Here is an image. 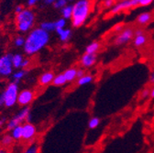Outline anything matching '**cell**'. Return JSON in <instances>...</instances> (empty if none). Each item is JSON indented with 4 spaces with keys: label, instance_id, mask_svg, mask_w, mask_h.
Listing matches in <instances>:
<instances>
[{
    "label": "cell",
    "instance_id": "cell-1",
    "mask_svg": "<svg viewBox=\"0 0 154 153\" xmlns=\"http://www.w3.org/2000/svg\"><path fill=\"white\" fill-rule=\"evenodd\" d=\"M49 41L50 34L48 32L41 28L33 29L25 39V44L23 47L24 52L29 56H32L41 51L48 44Z\"/></svg>",
    "mask_w": 154,
    "mask_h": 153
},
{
    "label": "cell",
    "instance_id": "cell-2",
    "mask_svg": "<svg viewBox=\"0 0 154 153\" xmlns=\"http://www.w3.org/2000/svg\"><path fill=\"white\" fill-rule=\"evenodd\" d=\"M91 10L89 0H79L72 6V24L74 28H79L86 21Z\"/></svg>",
    "mask_w": 154,
    "mask_h": 153
},
{
    "label": "cell",
    "instance_id": "cell-3",
    "mask_svg": "<svg viewBox=\"0 0 154 153\" xmlns=\"http://www.w3.org/2000/svg\"><path fill=\"white\" fill-rule=\"evenodd\" d=\"M35 24V14L29 8H24L21 13L16 16V25L18 31L22 33L31 30Z\"/></svg>",
    "mask_w": 154,
    "mask_h": 153
},
{
    "label": "cell",
    "instance_id": "cell-4",
    "mask_svg": "<svg viewBox=\"0 0 154 153\" xmlns=\"http://www.w3.org/2000/svg\"><path fill=\"white\" fill-rule=\"evenodd\" d=\"M18 84L17 82L10 83L2 93L4 100V106L7 107H12L17 103L18 96Z\"/></svg>",
    "mask_w": 154,
    "mask_h": 153
},
{
    "label": "cell",
    "instance_id": "cell-5",
    "mask_svg": "<svg viewBox=\"0 0 154 153\" xmlns=\"http://www.w3.org/2000/svg\"><path fill=\"white\" fill-rule=\"evenodd\" d=\"M29 116V107L26 106L21 111H19L16 116H14L7 124V128L8 130H12L14 127L21 125L22 122L27 120L28 117Z\"/></svg>",
    "mask_w": 154,
    "mask_h": 153
},
{
    "label": "cell",
    "instance_id": "cell-6",
    "mask_svg": "<svg viewBox=\"0 0 154 153\" xmlns=\"http://www.w3.org/2000/svg\"><path fill=\"white\" fill-rule=\"evenodd\" d=\"M12 54H5L0 58V74L2 76H9L13 72Z\"/></svg>",
    "mask_w": 154,
    "mask_h": 153
},
{
    "label": "cell",
    "instance_id": "cell-7",
    "mask_svg": "<svg viewBox=\"0 0 154 153\" xmlns=\"http://www.w3.org/2000/svg\"><path fill=\"white\" fill-rule=\"evenodd\" d=\"M132 38H134V30L131 28H125L115 38L114 44L118 46L125 45L132 40Z\"/></svg>",
    "mask_w": 154,
    "mask_h": 153
},
{
    "label": "cell",
    "instance_id": "cell-8",
    "mask_svg": "<svg viewBox=\"0 0 154 153\" xmlns=\"http://www.w3.org/2000/svg\"><path fill=\"white\" fill-rule=\"evenodd\" d=\"M35 97V93L31 90H22L18 93V96H17V104L21 106H27L32 101L34 100Z\"/></svg>",
    "mask_w": 154,
    "mask_h": 153
},
{
    "label": "cell",
    "instance_id": "cell-9",
    "mask_svg": "<svg viewBox=\"0 0 154 153\" xmlns=\"http://www.w3.org/2000/svg\"><path fill=\"white\" fill-rule=\"evenodd\" d=\"M148 38L145 35L144 30L137 29L134 31V38H133V46L136 48H141L146 45Z\"/></svg>",
    "mask_w": 154,
    "mask_h": 153
},
{
    "label": "cell",
    "instance_id": "cell-10",
    "mask_svg": "<svg viewBox=\"0 0 154 153\" xmlns=\"http://www.w3.org/2000/svg\"><path fill=\"white\" fill-rule=\"evenodd\" d=\"M37 133V129L34 125L31 123H25L23 125V137L22 139L24 140H31L35 138Z\"/></svg>",
    "mask_w": 154,
    "mask_h": 153
},
{
    "label": "cell",
    "instance_id": "cell-11",
    "mask_svg": "<svg viewBox=\"0 0 154 153\" xmlns=\"http://www.w3.org/2000/svg\"><path fill=\"white\" fill-rule=\"evenodd\" d=\"M132 8H134L132 0H123V1H120L118 4L114 5V7L110 10V13L111 14H118L123 10H127V9H129Z\"/></svg>",
    "mask_w": 154,
    "mask_h": 153
},
{
    "label": "cell",
    "instance_id": "cell-12",
    "mask_svg": "<svg viewBox=\"0 0 154 153\" xmlns=\"http://www.w3.org/2000/svg\"><path fill=\"white\" fill-rule=\"evenodd\" d=\"M81 65L84 68H90L96 63V54L85 53L81 58Z\"/></svg>",
    "mask_w": 154,
    "mask_h": 153
},
{
    "label": "cell",
    "instance_id": "cell-13",
    "mask_svg": "<svg viewBox=\"0 0 154 153\" xmlns=\"http://www.w3.org/2000/svg\"><path fill=\"white\" fill-rule=\"evenodd\" d=\"M55 77V75L52 72H46L41 75V77L38 78V83L42 86L49 85L50 84H52L53 79Z\"/></svg>",
    "mask_w": 154,
    "mask_h": 153
},
{
    "label": "cell",
    "instance_id": "cell-14",
    "mask_svg": "<svg viewBox=\"0 0 154 153\" xmlns=\"http://www.w3.org/2000/svg\"><path fill=\"white\" fill-rule=\"evenodd\" d=\"M77 70H78L77 68L72 67V68L67 69V70L63 72L67 83H72V82H73L74 80L77 79Z\"/></svg>",
    "mask_w": 154,
    "mask_h": 153
},
{
    "label": "cell",
    "instance_id": "cell-15",
    "mask_svg": "<svg viewBox=\"0 0 154 153\" xmlns=\"http://www.w3.org/2000/svg\"><path fill=\"white\" fill-rule=\"evenodd\" d=\"M58 36L60 38V41L63 42H67L72 37V31L69 29H62L56 30Z\"/></svg>",
    "mask_w": 154,
    "mask_h": 153
},
{
    "label": "cell",
    "instance_id": "cell-16",
    "mask_svg": "<svg viewBox=\"0 0 154 153\" xmlns=\"http://www.w3.org/2000/svg\"><path fill=\"white\" fill-rule=\"evenodd\" d=\"M152 18V15L149 12H143L141 13L140 15L138 16L137 17V22L140 24V25H147L150 22Z\"/></svg>",
    "mask_w": 154,
    "mask_h": 153
},
{
    "label": "cell",
    "instance_id": "cell-17",
    "mask_svg": "<svg viewBox=\"0 0 154 153\" xmlns=\"http://www.w3.org/2000/svg\"><path fill=\"white\" fill-rule=\"evenodd\" d=\"M11 137L15 140L21 139L22 137H23V126L22 125H19V126L14 127L11 130Z\"/></svg>",
    "mask_w": 154,
    "mask_h": 153
},
{
    "label": "cell",
    "instance_id": "cell-18",
    "mask_svg": "<svg viewBox=\"0 0 154 153\" xmlns=\"http://www.w3.org/2000/svg\"><path fill=\"white\" fill-rule=\"evenodd\" d=\"M24 57L19 54V53H16L12 56V63H13V67L15 69H19L21 68L23 61H24Z\"/></svg>",
    "mask_w": 154,
    "mask_h": 153
},
{
    "label": "cell",
    "instance_id": "cell-19",
    "mask_svg": "<svg viewBox=\"0 0 154 153\" xmlns=\"http://www.w3.org/2000/svg\"><path fill=\"white\" fill-rule=\"evenodd\" d=\"M100 49V44L97 41H94L92 43H90L86 48H85V53H89V54H96Z\"/></svg>",
    "mask_w": 154,
    "mask_h": 153
},
{
    "label": "cell",
    "instance_id": "cell-20",
    "mask_svg": "<svg viewBox=\"0 0 154 153\" xmlns=\"http://www.w3.org/2000/svg\"><path fill=\"white\" fill-rule=\"evenodd\" d=\"M52 84L55 86H63L65 84H67V81L65 79L64 74L63 73H60V74H58V75H55Z\"/></svg>",
    "mask_w": 154,
    "mask_h": 153
},
{
    "label": "cell",
    "instance_id": "cell-21",
    "mask_svg": "<svg viewBox=\"0 0 154 153\" xmlns=\"http://www.w3.org/2000/svg\"><path fill=\"white\" fill-rule=\"evenodd\" d=\"M94 80V77L90 74H85L83 77H81L80 79H77V85L78 86H83L85 84H88L90 83H92Z\"/></svg>",
    "mask_w": 154,
    "mask_h": 153
},
{
    "label": "cell",
    "instance_id": "cell-22",
    "mask_svg": "<svg viewBox=\"0 0 154 153\" xmlns=\"http://www.w3.org/2000/svg\"><path fill=\"white\" fill-rule=\"evenodd\" d=\"M41 29H42L44 31L50 33L51 31H53L55 30V25H54V22H51V21H44L41 24L40 26Z\"/></svg>",
    "mask_w": 154,
    "mask_h": 153
},
{
    "label": "cell",
    "instance_id": "cell-23",
    "mask_svg": "<svg viewBox=\"0 0 154 153\" xmlns=\"http://www.w3.org/2000/svg\"><path fill=\"white\" fill-rule=\"evenodd\" d=\"M62 15H63V18H64V20H69V18H72V6L67 5L66 7L62 8Z\"/></svg>",
    "mask_w": 154,
    "mask_h": 153
},
{
    "label": "cell",
    "instance_id": "cell-24",
    "mask_svg": "<svg viewBox=\"0 0 154 153\" xmlns=\"http://www.w3.org/2000/svg\"><path fill=\"white\" fill-rule=\"evenodd\" d=\"M38 149H40L38 144L37 142H32L25 148L23 153H38Z\"/></svg>",
    "mask_w": 154,
    "mask_h": 153
},
{
    "label": "cell",
    "instance_id": "cell-25",
    "mask_svg": "<svg viewBox=\"0 0 154 153\" xmlns=\"http://www.w3.org/2000/svg\"><path fill=\"white\" fill-rule=\"evenodd\" d=\"M100 125V119L98 118H96V117H94L92 118L89 122H88V127L90 129H95V128H97Z\"/></svg>",
    "mask_w": 154,
    "mask_h": 153
},
{
    "label": "cell",
    "instance_id": "cell-26",
    "mask_svg": "<svg viewBox=\"0 0 154 153\" xmlns=\"http://www.w3.org/2000/svg\"><path fill=\"white\" fill-rule=\"evenodd\" d=\"M26 75V71L25 70H20V71H17L13 74V78L15 80V82H19L20 80H22Z\"/></svg>",
    "mask_w": 154,
    "mask_h": 153
},
{
    "label": "cell",
    "instance_id": "cell-27",
    "mask_svg": "<svg viewBox=\"0 0 154 153\" xmlns=\"http://www.w3.org/2000/svg\"><path fill=\"white\" fill-rule=\"evenodd\" d=\"M25 44V38L22 36H17L15 38L14 40V45L17 48H20V47H24Z\"/></svg>",
    "mask_w": 154,
    "mask_h": 153
},
{
    "label": "cell",
    "instance_id": "cell-28",
    "mask_svg": "<svg viewBox=\"0 0 154 153\" xmlns=\"http://www.w3.org/2000/svg\"><path fill=\"white\" fill-rule=\"evenodd\" d=\"M54 25H55V30L64 29L66 26V20H64V18H60V20H58L54 22Z\"/></svg>",
    "mask_w": 154,
    "mask_h": 153
},
{
    "label": "cell",
    "instance_id": "cell-29",
    "mask_svg": "<svg viewBox=\"0 0 154 153\" xmlns=\"http://www.w3.org/2000/svg\"><path fill=\"white\" fill-rule=\"evenodd\" d=\"M13 140H14V139L11 137V135H5L3 137L2 140H1V143H2L3 146L8 147V146H10L13 143Z\"/></svg>",
    "mask_w": 154,
    "mask_h": 153
},
{
    "label": "cell",
    "instance_id": "cell-30",
    "mask_svg": "<svg viewBox=\"0 0 154 153\" xmlns=\"http://www.w3.org/2000/svg\"><path fill=\"white\" fill-rule=\"evenodd\" d=\"M53 6L55 8H61L62 9L67 6V0H57Z\"/></svg>",
    "mask_w": 154,
    "mask_h": 153
},
{
    "label": "cell",
    "instance_id": "cell-31",
    "mask_svg": "<svg viewBox=\"0 0 154 153\" xmlns=\"http://www.w3.org/2000/svg\"><path fill=\"white\" fill-rule=\"evenodd\" d=\"M149 93H150V90H149L147 88L146 89H143L142 92L140 93V97L142 99H145V98H147V97L149 96Z\"/></svg>",
    "mask_w": 154,
    "mask_h": 153
},
{
    "label": "cell",
    "instance_id": "cell-32",
    "mask_svg": "<svg viewBox=\"0 0 154 153\" xmlns=\"http://www.w3.org/2000/svg\"><path fill=\"white\" fill-rule=\"evenodd\" d=\"M115 5V1L114 0H105L104 1V7L106 8H113Z\"/></svg>",
    "mask_w": 154,
    "mask_h": 153
},
{
    "label": "cell",
    "instance_id": "cell-33",
    "mask_svg": "<svg viewBox=\"0 0 154 153\" xmlns=\"http://www.w3.org/2000/svg\"><path fill=\"white\" fill-rule=\"evenodd\" d=\"M154 0H139V3H140V6L141 7H147V6H149Z\"/></svg>",
    "mask_w": 154,
    "mask_h": 153
},
{
    "label": "cell",
    "instance_id": "cell-34",
    "mask_svg": "<svg viewBox=\"0 0 154 153\" xmlns=\"http://www.w3.org/2000/svg\"><path fill=\"white\" fill-rule=\"evenodd\" d=\"M84 75H85V72L84 69H78L77 70V79H80L81 77H83Z\"/></svg>",
    "mask_w": 154,
    "mask_h": 153
},
{
    "label": "cell",
    "instance_id": "cell-35",
    "mask_svg": "<svg viewBox=\"0 0 154 153\" xmlns=\"http://www.w3.org/2000/svg\"><path fill=\"white\" fill-rule=\"evenodd\" d=\"M29 64H30V61H29V59H24L21 68H22V69H25V68H27Z\"/></svg>",
    "mask_w": 154,
    "mask_h": 153
},
{
    "label": "cell",
    "instance_id": "cell-36",
    "mask_svg": "<svg viewBox=\"0 0 154 153\" xmlns=\"http://www.w3.org/2000/svg\"><path fill=\"white\" fill-rule=\"evenodd\" d=\"M114 31H122L123 30V25L122 24H119V25H116L113 29Z\"/></svg>",
    "mask_w": 154,
    "mask_h": 153
},
{
    "label": "cell",
    "instance_id": "cell-37",
    "mask_svg": "<svg viewBox=\"0 0 154 153\" xmlns=\"http://www.w3.org/2000/svg\"><path fill=\"white\" fill-rule=\"evenodd\" d=\"M23 9H24V8H23L22 6H17V7L15 8V12H16V14L17 15V14H19V13H21V12L23 11Z\"/></svg>",
    "mask_w": 154,
    "mask_h": 153
},
{
    "label": "cell",
    "instance_id": "cell-38",
    "mask_svg": "<svg viewBox=\"0 0 154 153\" xmlns=\"http://www.w3.org/2000/svg\"><path fill=\"white\" fill-rule=\"evenodd\" d=\"M43 1H44L45 5L50 6V5H54V3L57 1V0H43Z\"/></svg>",
    "mask_w": 154,
    "mask_h": 153
},
{
    "label": "cell",
    "instance_id": "cell-39",
    "mask_svg": "<svg viewBox=\"0 0 154 153\" xmlns=\"http://www.w3.org/2000/svg\"><path fill=\"white\" fill-rule=\"evenodd\" d=\"M149 82H150V84H153V86H154V72L150 74V77H149Z\"/></svg>",
    "mask_w": 154,
    "mask_h": 153
},
{
    "label": "cell",
    "instance_id": "cell-40",
    "mask_svg": "<svg viewBox=\"0 0 154 153\" xmlns=\"http://www.w3.org/2000/svg\"><path fill=\"white\" fill-rule=\"evenodd\" d=\"M4 105V100H3V97H2V94H0V107Z\"/></svg>",
    "mask_w": 154,
    "mask_h": 153
},
{
    "label": "cell",
    "instance_id": "cell-41",
    "mask_svg": "<svg viewBox=\"0 0 154 153\" xmlns=\"http://www.w3.org/2000/svg\"><path fill=\"white\" fill-rule=\"evenodd\" d=\"M149 96H150L151 98H153V99H154V88H152V89L150 90V93H149Z\"/></svg>",
    "mask_w": 154,
    "mask_h": 153
},
{
    "label": "cell",
    "instance_id": "cell-42",
    "mask_svg": "<svg viewBox=\"0 0 154 153\" xmlns=\"http://www.w3.org/2000/svg\"><path fill=\"white\" fill-rule=\"evenodd\" d=\"M4 122H5V119H1V120H0V127H1L3 126Z\"/></svg>",
    "mask_w": 154,
    "mask_h": 153
},
{
    "label": "cell",
    "instance_id": "cell-43",
    "mask_svg": "<svg viewBox=\"0 0 154 153\" xmlns=\"http://www.w3.org/2000/svg\"><path fill=\"white\" fill-rule=\"evenodd\" d=\"M152 59L154 60V50H152Z\"/></svg>",
    "mask_w": 154,
    "mask_h": 153
},
{
    "label": "cell",
    "instance_id": "cell-44",
    "mask_svg": "<svg viewBox=\"0 0 154 153\" xmlns=\"http://www.w3.org/2000/svg\"><path fill=\"white\" fill-rule=\"evenodd\" d=\"M0 153H8L6 150H1V151H0Z\"/></svg>",
    "mask_w": 154,
    "mask_h": 153
},
{
    "label": "cell",
    "instance_id": "cell-45",
    "mask_svg": "<svg viewBox=\"0 0 154 153\" xmlns=\"http://www.w3.org/2000/svg\"><path fill=\"white\" fill-rule=\"evenodd\" d=\"M36 1H37V2H40V1H41V0H36Z\"/></svg>",
    "mask_w": 154,
    "mask_h": 153
},
{
    "label": "cell",
    "instance_id": "cell-46",
    "mask_svg": "<svg viewBox=\"0 0 154 153\" xmlns=\"http://www.w3.org/2000/svg\"><path fill=\"white\" fill-rule=\"evenodd\" d=\"M114 1H117V0H114Z\"/></svg>",
    "mask_w": 154,
    "mask_h": 153
},
{
    "label": "cell",
    "instance_id": "cell-47",
    "mask_svg": "<svg viewBox=\"0 0 154 153\" xmlns=\"http://www.w3.org/2000/svg\"><path fill=\"white\" fill-rule=\"evenodd\" d=\"M70 1H72V0H70Z\"/></svg>",
    "mask_w": 154,
    "mask_h": 153
},
{
    "label": "cell",
    "instance_id": "cell-48",
    "mask_svg": "<svg viewBox=\"0 0 154 153\" xmlns=\"http://www.w3.org/2000/svg\"><path fill=\"white\" fill-rule=\"evenodd\" d=\"M0 75H1V74H0Z\"/></svg>",
    "mask_w": 154,
    "mask_h": 153
},
{
    "label": "cell",
    "instance_id": "cell-49",
    "mask_svg": "<svg viewBox=\"0 0 154 153\" xmlns=\"http://www.w3.org/2000/svg\"><path fill=\"white\" fill-rule=\"evenodd\" d=\"M0 151H1V150H0Z\"/></svg>",
    "mask_w": 154,
    "mask_h": 153
}]
</instances>
